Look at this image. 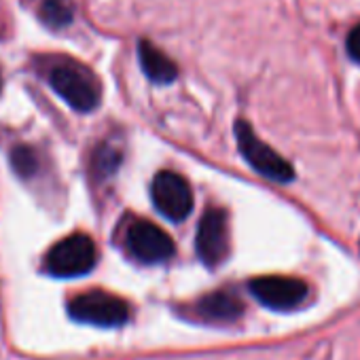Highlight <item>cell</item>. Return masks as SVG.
Listing matches in <instances>:
<instances>
[{"instance_id":"1","label":"cell","mask_w":360,"mask_h":360,"mask_svg":"<svg viewBox=\"0 0 360 360\" xmlns=\"http://www.w3.org/2000/svg\"><path fill=\"white\" fill-rule=\"evenodd\" d=\"M51 89L75 110L91 112L98 108L102 98V87L98 77L83 64L75 60H60L51 64L47 72Z\"/></svg>"},{"instance_id":"2","label":"cell","mask_w":360,"mask_h":360,"mask_svg":"<svg viewBox=\"0 0 360 360\" xmlns=\"http://www.w3.org/2000/svg\"><path fill=\"white\" fill-rule=\"evenodd\" d=\"M98 248L85 233L60 240L45 257V271L56 278H81L96 267Z\"/></svg>"},{"instance_id":"3","label":"cell","mask_w":360,"mask_h":360,"mask_svg":"<svg viewBox=\"0 0 360 360\" xmlns=\"http://www.w3.org/2000/svg\"><path fill=\"white\" fill-rule=\"evenodd\" d=\"M68 314L77 322L94 324V326H121L129 318V305L125 299L106 292V290H89L75 297L68 303Z\"/></svg>"},{"instance_id":"4","label":"cell","mask_w":360,"mask_h":360,"mask_svg":"<svg viewBox=\"0 0 360 360\" xmlns=\"http://www.w3.org/2000/svg\"><path fill=\"white\" fill-rule=\"evenodd\" d=\"M236 138H238V146L244 155V159L265 178L276 180V183H290L295 178V169L292 165L278 155L269 144H265L255 129L250 127L248 121L240 119L236 121Z\"/></svg>"},{"instance_id":"5","label":"cell","mask_w":360,"mask_h":360,"mask_svg":"<svg viewBox=\"0 0 360 360\" xmlns=\"http://www.w3.org/2000/svg\"><path fill=\"white\" fill-rule=\"evenodd\" d=\"M150 200L155 208L174 223L185 221L193 210V191L187 178L169 169H163L153 178Z\"/></svg>"},{"instance_id":"6","label":"cell","mask_w":360,"mask_h":360,"mask_svg":"<svg viewBox=\"0 0 360 360\" xmlns=\"http://www.w3.org/2000/svg\"><path fill=\"white\" fill-rule=\"evenodd\" d=\"M125 248L138 263L144 265L163 263L174 255L172 238L150 221H136L129 225L125 233Z\"/></svg>"},{"instance_id":"7","label":"cell","mask_w":360,"mask_h":360,"mask_svg":"<svg viewBox=\"0 0 360 360\" xmlns=\"http://www.w3.org/2000/svg\"><path fill=\"white\" fill-rule=\"evenodd\" d=\"M195 250L204 265L217 267L229 255V221L221 208H210L202 217L195 236Z\"/></svg>"},{"instance_id":"8","label":"cell","mask_w":360,"mask_h":360,"mask_svg":"<svg viewBox=\"0 0 360 360\" xmlns=\"http://www.w3.org/2000/svg\"><path fill=\"white\" fill-rule=\"evenodd\" d=\"M259 303L269 309H295L307 297V284L286 276H263L248 284Z\"/></svg>"},{"instance_id":"9","label":"cell","mask_w":360,"mask_h":360,"mask_svg":"<svg viewBox=\"0 0 360 360\" xmlns=\"http://www.w3.org/2000/svg\"><path fill=\"white\" fill-rule=\"evenodd\" d=\"M193 314L204 322H236L244 314V303L231 290H214L193 305Z\"/></svg>"},{"instance_id":"10","label":"cell","mask_w":360,"mask_h":360,"mask_svg":"<svg viewBox=\"0 0 360 360\" xmlns=\"http://www.w3.org/2000/svg\"><path fill=\"white\" fill-rule=\"evenodd\" d=\"M138 58H140V66L142 72L157 85H167L174 83L178 77V66L153 43L148 41H140L138 43Z\"/></svg>"},{"instance_id":"11","label":"cell","mask_w":360,"mask_h":360,"mask_svg":"<svg viewBox=\"0 0 360 360\" xmlns=\"http://www.w3.org/2000/svg\"><path fill=\"white\" fill-rule=\"evenodd\" d=\"M39 18L49 28H64L75 18V5L70 0H43L39 7Z\"/></svg>"},{"instance_id":"12","label":"cell","mask_w":360,"mask_h":360,"mask_svg":"<svg viewBox=\"0 0 360 360\" xmlns=\"http://www.w3.org/2000/svg\"><path fill=\"white\" fill-rule=\"evenodd\" d=\"M121 161H123L121 150H119L117 146L104 142V144H100V146L94 150V157H91V172H94L96 178L106 180V178H110V176L117 172V167L121 165Z\"/></svg>"},{"instance_id":"13","label":"cell","mask_w":360,"mask_h":360,"mask_svg":"<svg viewBox=\"0 0 360 360\" xmlns=\"http://www.w3.org/2000/svg\"><path fill=\"white\" fill-rule=\"evenodd\" d=\"M11 165L20 178L30 180L41 172V157H39L37 148H32L28 144H20L11 150Z\"/></svg>"},{"instance_id":"14","label":"cell","mask_w":360,"mask_h":360,"mask_svg":"<svg viewBox=\"0 0 360 360\" xmlns=\"http://www.w3.org/2000/svg\"><path fill=\"white\" fill-rule=\"evenodd\" d=\"M345 51L354 64H360V24L349 30V34L345 39Z\"/></svg>"},{"instance_id":"15","label":"cell","mask_w":360,"mask_h":360,"mask_svg":"<svg viewBox=\"0 0 360 360\" xmlns=\"http://www.w3.org/2000/svg\"><path fill=\"white\" fill-rule=\"evenodd\" d=\"M0 89H3V77H0Z\"/></svg>"}]
</instances>
